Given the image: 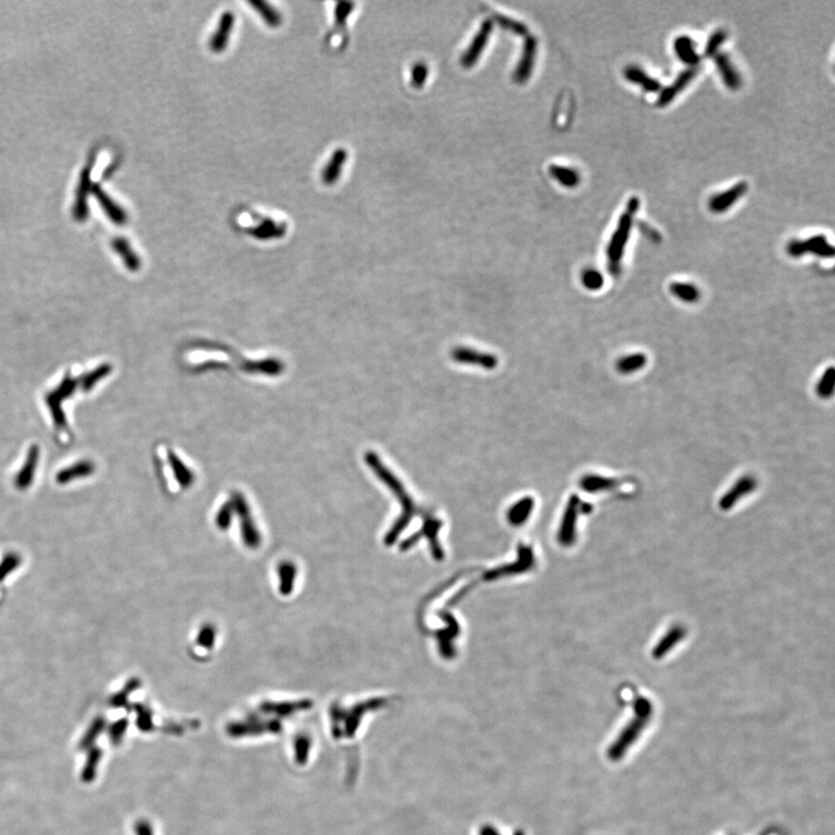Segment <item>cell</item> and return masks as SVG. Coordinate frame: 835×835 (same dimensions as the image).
<instances>
[{"label": "cell", "mask_w": 835, "mask_h": 835, "mask_svg": "<svg viewBox=\"0 0 835 835\" xmlns=\"http://www.w3.org/2000/svg\"><path fill=\"white\" fill-rule=\"evenodd\" d=\"M496 21L501 27L507 29V31H510V32L514 33V34L525 35L528 33V29H527V27L523 23H520V21H516V20L511 19V18H507V16H496Z\"/></svg>", "instance_id": "1f68e13d"}, {"label": "cell", "mask_w": 835, "mask_h": 835, "mask_svg": "<svg viewBox=\"0 0 835 835\" xmlns=\"http://www.w3.org/2000/svg\"><path fill=\"white\" fill-rule=\"evenodd\" d=\"M726 38H728V33L724 29H717L712 33L706 41L704 56L708 58H715L716 55L719 53L721 45L726 41Z\"/></svg>", "instance_id": "83f0119b"}, {"label": "cell", "mask_w": 835, "mask_h": 835, "mask_svg": "<svg viewBox=\"0 0 835 835\" xmlns=\"http://www.w3.org/2000/svg\"><path fill=\"white\" fill-rule=\"evenodd\" d=\"M93 160L91 164L87 165L80 174V184L77 187L76 200H75V204H73V219L78 222L85 221L89 216V195L92 192V180H91V173H92Z\"/></svg>", "instance_id": "5b68a950"}, {"label": "cell", "mask_w": 835, "mask_h": 835, "mask_svg": "<svg viewBox=\"0 0 835 835\" xmlns=\"http://www.w3.org/2000/svg\"><path fill=\"white\" fill-rule=\"evenodd\" d=\"M231 503L234 510L237 512L238 515L241 516L244 542L247 547L254 549L260 545L261 540H260L259 533L256 530V525L252 521V516L250 515V510L247 506L246 500L244 499L241 494L234 493Z\"/></svg>", "instance_id": "8992f818"}, {"label": "cell", "mask_w": 835, "mask_h": 835, "mask_svg": "<svg viewBox=\"0 0 835 835\" xmlns=\"http://www.w3.org/2000/svg\"><path fill=\"white\" fill-rule=\"evenodd\" d=\"M452 359L456 364H466L484 368L487 371L497 368L498 358L486 351H477L475 348L456 347L452 351Z\"/></svg>", "instance_id": "277c9868"}, {"label": "cell", "mask_w": 835, "mask_h": 835, "mask_svg": "<svg viewBox=\"0 0 835 835\" xmlns=\"http://www.w3.org/2000/svg\"><path fill=\"white\" fill-rule=\"evenodd\" d=\"M280 576H281V586H280V591L282 594L289 595L293 587H294L295 574H296V569H295L294 564L282 563L278 569Z\"/></svg>", "instance_id": "4316f807"}, {"label": "cell", "mask_w": 835, "mask_h": 835, "mask_svg": "<svg viewBox=\"0 0 835 835\" xmlns=\"http://www.w3.org/2000/svg\"><path fill=\"white\" fill-rule=\"evenodd\" d=\"M38 455L36 450H32L29 454L27 462L23 465V470L18 474L16 478V486L19 490H26L27 487L32 484L33 477H34L35 468H36V463H38Z\"/></svg>", "instance_id": "cb8c5ba5"}, {"label": "cell", "mask_w": 835, "mask_h": 835, "mask_svg": "<svg viewBox=\"0 0 835 835\" xmlns=\"http://www.w3.org/2000/svg\"><path fill=\"white\" fill-rule=\"evenodd\" d=\"M232 510H234V507H232L231 503H227L219 510L217 518H216V522H217L219 528H228L230 522H231L232 512H234Z\"/></svg>", "instance_id": "e575fe53"}, {"label": "cell", "mask_w": 835, "mask_h": 835, "mask_svg": "<svg viewBox=\"0 0 835 835\" xmlns=\"http://www.w3.org/2000/svg\"><path fill=\"white\" fill-rule=\"evenodd\" d=\"M550 174L560 185L567 188H574L580 184V174L577 170L565 168L560 165H551Z\"/></svg>", "instance_id": "44dd1931"}, {"label": "cell", "mask_w": 835, "mask_h": 835, "mask_svg": "<svg viewBox=\"0 0 835 835\" xmlns=\"http://www.w3.org/2000/svg\"><path fill=\"white\" fill-rule=\"evenodd\" d=\"M646 364H648L646 355L643 353H636V354L626 355L624 358L617 361L616 369L620 373L630 375V373L642 371Z\"/></svg>", "instance_id": "ffe728a7"}, {"label": "cell", "mask_w": 835, "mask_h": 835, "mask_svg": "<svg viewBox=\"0 0 835 835\" xmlns=\"http://www.w3.org/2000/svg\"><path fill=\"white\" fill-rule=\"evenodd\" d=\"M618 484L614 479L611 478L601 477V476L589 475L582 478V485L584 490L589 491V492H596V491L608 490L611 487H615Z\"/></svg>", "instance_id": "d4e9b609"}, {"label": "cell", "mask_w": 835, "mask_h": 835, "mask_svg": "<svg viewBox=\"0 0 835 835\" xmlns=\"http://www.w3.org/2000/svg\"><path fill=\"white\" fill-rule=\"evenodd\" d=\"M283 234V229L280 228V225L276 224L275 222L266 221L261 227L254 230L253 234L258 238H272L278 237L280 234Z\"/></svg>", "instance_id": "4dcf8cb0"}, {"label": "cell", "mask_w": 835, "mask_h": 835, "mask_svg": "<svg viewBox=\"0 0 835 835\" xmlns=\"http://www.w3.org/2000/svg\"><path fill=\"white\" fill-rule=\"evenodd\" d=\"M835 386V371L834 368L829 367L824 371L823 376L820 377L819 382L817 384L816 391L819 397L822 398H829L834 393Z\"/></svg>", "instance_id": "484cf974"}, {"label": "cell", "mask_w": 835, "mask_h": 835, "mask_svg": "<svg viewBox=\"0 0 835 835\" xmlns=\"http://www.w3.org/2000/svg\"><path fill=\"white\" fill-rule=\"evenodd\" d=\"M115 252L124 259L126 266L131 271H136L141 266V260L133 252V247L126 238H115L113 241Z\"/></svg>", "instance_id": "d6986e66"}, {"label": "cell", "mask_w": 835, "mask_h": 835, "mask_svg": "<svg viewBox=\"0 0 835 835\" xmlns=\"http://www.w3.org/2000/svg\"><path fill=\"white\" fill-rule=\"evenodd\" d=\"M582 283L587 290H600L604 285V276L596 269L587 268L582 273Z\"/></svg>", "instance_id": "f1b7e54d"}, {"label": "cell", "mask_w": 835, "mask_h": 835, "mask_svg": "<svg viewBox=\"0 0 835 835\" xmlns=\"http://www.w3.org/2000/svg\"><path fill=\"white\" fill-rule=\"evenodd\" d=\"M639 208L638 197H630L626 203V210L620 216L615 231L611 234V241L607 246V259L609 271L611 274L620 272L621 261L623 259L626 247L629 241L630 234L633 229L635 215Z\"/></svg>", "instance_id": "6da1fadb"}, {"label": "cell", "mask_w": 835, "mask_h": 835, "mask_svg": "<svg viewBox=\"0 0 835 835\" xmlns=\"http://www.w3.org/2000/svg\"><path fill=\"white\" fill-rule=\"evenodd\" d=\"M347 151L345 149H338L333 152L329 163L322 172V180L325 185L336 184L342 175V170L347 162Z\"/></svg>", "instance_id": "2e32d148"}, {"label": "cell", "mask_w": 835, "mask_h": 835, "mask_svg": "<svg viewBox=\"0 0 835 835\" xmlns=\"http://www.w3.org/2000/svg\"><path fill=\"white\" fill-rule=\"evenodd\" d=\"M651 711L652 708L649 701L639 699L636 703V715L633 717V721H629V724L626 725L620 736L616 738L614 743H611V746L609 747V750H608L609 759L617 761L626 755L628 750L633 746L639 736L642 734L644 728H646L648 721L651 719Z\"/></svg>", "instance_id": "7a4b0ae2"}, {"label": "cell", "mask_w": 835, "mask_h": 835, "mask_svg": "<svg viewBox=\"0 0 835 835\" xmlns=\"http://www.w3.org/2000/svg\"><path fill=\"white\" fill-rule=\"evenodd\" d=\"M21 562L23 558L16 552H10L4 557L3 560L0 562V582H3L9 574L14 572L21 565Z\"/></svg>", "instance_id": "f546056e"}, {"label": "cell", "mask_w": 835, "mask_h": 835, "mask_svg": "<svg viewBox=\"0 0 835 835\" xmlns=\"http://www.w3.org/2000/svg\"><path fill=\"white\" fill-rule=\"evenodd\" d=\"M747 190H748V184L746 181H739L724 192L712 195L709 199V210L714 214H723V212H728V209L732 208L741 197H745Z\"/></svg>", "instance_id": "52a82bcc"}, {"label": "cell", "mask_w": 835, "mask_h": 835, "mask_svg": "<svg viewBox=\"0 0 835 835\" xmlns=\"http://www.w3.org/2000/svg\"><path fill=\"white\" fill-rule=\"evenodd\" d=\"M699 67H687L674 80L671 85L661 89L658 99H657V106L666 107L668 104H672L674 99L677 98V95L684 91L689 86L690 82L695 80V77L699 75Z\"/></svg>", "instance_id": "ba28073f"}, {"label": "cell", "mask_w": 835, "mask_h": 835, "mask_svg": "<svg viewBox=\"0 0 835 835\" xmlns=\"http://www.w3.org/2000/svg\"><path fill=\"white\" fill-rule=\"evenodd\" d=\"M92 193L100 207L104 209V214L108 216V219L114 222L116 225H124L127 223V212L114 199H111L109 194L100 185H93Z\"/></svg>", "instance_id": "8fae6325"}, {"label": "cell", "mask_w": 835, "mask_h": 835, "mask_svg": "<svg viewBox=\"0 0 835 835\" xmlns=\"http://www.w3.org/2000/svg\"><path fill=\"white\" fill-rule=\"evenodd\" d=\"M536 51H537V41H536V38L534 36H528V38H525L521 60H520L519 64L516 67L515 72H514V80H515L516 82L522 84V82H527L530 78V76H532Z\"/></svg>", "instance_id": "7c38bea8"}, {"label": "cell", "mask_w": 835, "mask_h": 835, "mask_svg": "<svg viewBox=\"0 0 835 835\" xmlns=\"http://www.w3.org/2000/svg\"><path fill=\"white\" fill-rule=\"evenodd\" d=\"M530 508H532V500L525 499V500H522L521 503H518V505H516L515 508H514V510H516V511H530ZM523 513H525V514H527V513H525V512H521V513L513 512L512 521H515L516 523H520V522H522V519H523V518H522V515H523Z\"/></svg>", "instance_id": "74e56055"}, {"label": "cell", "mask_w": 835, "mask_h": 835, "mask_svg": "<svg viewBox=\"0 0 835 835\" xmlns=\"http://www.w3.org/2000/svg\"><path fill=\"white\" fill-rule=\"evenodd\" d=\"M234 23H236V18H234V13L224 12L222 14L217 28L209 41V48L212 53L219 54L227 49L231 33L234 32Z\"/></svg>", "instance_id": "30bf717a"}, {"label": "cell", "mask_w": 835, "mask_h": 835, "mask_svg": "<svg viewBox=\"0 0 835 835\" xmlns=\"http://www.w3.org/2000/svg\"><path fill=\"white\" fill-rule=\"evenodd\" d=\"M354 4L348 3V1L337 4L336 10H334L337 27H345L348 16H351V13L354 11Z\"/></svg>", "instance_id": "d6a6232c"}, {"label": "cell", "mask_w": 835, "mask_h": 835, "mask_svg": "<svg viewBox=\"0 0 835 835\" xmlns=\"http://www.w3.org/2000/svg\"><path fill=\"white\" fill-rule=\"evenodd\" d=\"M670 291L674 298L684 303H695L701 298L699 289L689 282H673L670 285Z\"/></svg>", "instance_id": "e0dca14e"}, {"label": "cell", "mask_w": 835, "mask_h": 835, "mask_svg": "<svg viewBox=\"0 0 835 835\" xmlns=\"http://www.w3.org/2000/svg\"><path fill=\"white\" fill-rule=\"evenodd\" d=\"M215 640V630L212 629V626H204L199 637H197V644L204 648H212Z\"/></svg>", "instance_id": "d590c367"}, {"label": "cell", "mask_w": 835, "mask_h": 835, "mask_svg": "<svg viewBox=\"0 0 835 835\" xmlns=\"http://www.w3.org/2000/svg\"><path fill=\"white\" fill-rule=\"evenodd\" d=\"M755 485L756 483L753 478H741V481H738L737 484L734 485V486L732 487L730 491H728V493L726 494V496H725L723 499H721V507H723V508H728V507L732 506V505L736 503V500H737L738 498L743 497V496H745V494L751 492V491L753 490L754 487H755Z\"/></svg>", "instance_id": "ac0fdd59"}, {"label": "cell", "mask_w": 835, "mask_h": 835, "mask_svg": "<svg viewBox=\"0 0 835 835\" xmlns=\"http://www.w3.org/2000/svg\"><path fill=\"white\" fill-rule=\"evenodd\" d=\"M680 630H673V631L670 633V636L664 638V640L661 642L660 645H659L658 648L655 649V653H657L658 655H664L665 652L667 651V649H670L672 645H674V644L677 643V639L680 638Z\"/></svg>", "instance_id": "8d00e7d4"}, {"label": "cell", "mask_w": 835, "mask_h": 835, "mask_svg": "<svg viewBox=\"0 0 835 835\" xmlns=\"http://www.w3.org/2000/svg\"><path fill=\"white\" fill-rule=\"evenodd\" d=\"M94 471V465L89 462L77 463V464L70 466V468L64 469L58 475V483L60 484H67L69 481L77 479V478L86 477L89 476Z\"/></svg>", "instance_id": "603a6c76"}, {"label": "cell", "mask_w": 835, "mask_h": 835, "mask_svg": "<svg viewBox=\"0 0 835 835\" xmlns=\"http://www.w3.org/2000/svg\"><path fill=\"white\" fill-rule=\"evenodd\" d=\"M674 54L688 67H699L701 55L696 50L695 42L688 35H679L673 42Z\"/></svg>", "instance_id": "4fadbf2b"}, {"label": "cell", "mask_w": 835, "mask_h": 835, "mask_svg": "<svg viewBox=\"0 0 835 835\" xmlns=\"http://www.w3.org/2000/svg\"><path fill=\"white\" fill-rule=\"evenodd\" d=\"M714 58H715L716 67L719 71V77H721L725 87H728L731 91H737L741 89V84H743L741 73L738 71L737 67H734V64L731 62L728 55L719 53Z\"/></svg>", "instance_id": "5bb4252c"}, {"label": "cell", "mask_w": 835, "mask_h": 835, "mask_svg": "<svg viewBox=\"0 0 835 835\" xmlns=\"http://www.w3.org/2000/svg\"><path fill=\"white\" fill-rule=\"evenodd\" d=\"M428 78V67L425 64H415V67L412 70V84L417 89H420L424 86L425 82Z\"/></svg>", "instance_id": "836d02e7"}, {"label": "cell", "mask_w": 835, "mask_h": 835, "mask_svg": "<svg viewBox=\"0 0 835 835\" xmlns=\"http://www.w3.org/2000/svg\"><path fill=\"white\" fill-rule=\"evenodd\" d=\"M787 253L792 258L813 254L819 258H833L834 247L824 234H817L804 241H792L787 246Z\"/></svg>", "instance_id": "3957f363"}, {"label": "cell", "mask_w": 835, "mask_h": 835, "mask_svg": "<svg viewBox=\"0 0 835 835\" xmlns=\"http://www.w3.org/2000/svg\"><path fill=\"white\" fill-rule=\"evenodd\" d=\"M493 31V23L491 20H485L484 23H481L479 32L476 34L475 38L472 40L471 45H469L468 50L465 51L462 56V63L464 67H471L475 65L476 62L481 58V53L484 51L486 47L487 42L490 34Z\"/></svg>", "instance_id": "9c48e42d"}, {"label": "cell", "mask_w": 835, "mask_h": 835, "mask_svg": "<svg viewBox=\"0 0 835 835\" xmlns=\"http://www.w3.org/2000/svg\"><path fill=\"white\" fill-rule=\"evenodd\" d=\"M623 76L626 82L638 86L643 91L648 93H658L662 89L659 80L649 76L642 67H637V65L626 67L623 71Z\"/></svg>", "instance_id": "9a60e30c"}, {"label": "cell", "mask_w": 835, "mask_h": 835, "mask_svg": "<svg viewBox=\"0 0 835 835\" xmlns=\"http://www.w3.org/2000/svg\"><path fill=\"white\" fill-rule=\"evenodd\" d=\"M250 5L253 7L254 10L258 12V14L263 18L265 23L269 26V27L275 28V27L281 25V14L271 4L263 1V0H254V1H250Z\"/></svg>", "instance_id": "7402d4cb"}]
</instances>
